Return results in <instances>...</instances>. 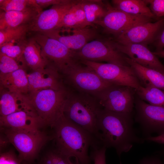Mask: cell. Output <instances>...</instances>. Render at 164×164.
<instances>
[{
  "instance_id": "obj_21",
  "label": "cell",
  "mask_w": 164,
  "mask_h": 164,
  "mask_svg": "<svg viewBox=\"0 0 164 164\" xmlns=\"http://www.w3.org/2000/svg\"><path fill=\"white\" fill-rule=\"evenodd\" d=\"M125 60L143 86H151L164 91V73L142 66L128 57H125Z\"/></svg>"
},
{
  "instance_id": "obj_25",
  "label": "cell",
  "mask_w": 164,
  "mask_h": 164,
  "mask_svg": "<svg viewBox=\"0 0 164 164\" xmlns=\"http://www.w3.org/2000/svg\"><path fill=\"white\" fill-rule=\"evenodd\" d=\"M111 2L114 8L127 14L156 18L145 0H113Z\"/></svg>"
},
{
  "instance_id": "obj_34",
  "label": "cell",
  "mask_w": 164,
  "mask_h": 164,
  "mask_svg": "<svg viewBox=\"0 0 164 164\" xmlns=\"http://www.w3.org/2000/svg\"><path fill=\"white\" fill-rule=\"evenodd\" d=\"M94 147L91 155L94 164H106L105 155L106 148L103 145L100 147L94 146Z\"/></svg>"
},
{
  "instance_id": "obj_20",
  "label": "cell",
  "mask_w": 164,
  "mask_h": 164,
  "mask_svg": "<svg viewBox=\"0 0 164 164\" xmlns=\"http://www.w3.org/2000/svg\"><path fill=\"white\" fill-rule=\"evenodd\" d=\"M0 88L11 92L26 95L29 93L28 73L23 68L0 75Z\"/></svg>"
},
{
  "instance_id": "obj_11",
  "label": "cell",
  "mask_w": 164,
  "mask_h": 164,
  "mask_svg": "<svg viewBox=\"0 0 164 164\" xmlns=\"http://www.w3.org/2000/svg\"><path fill=\"white\" fill-rule=\"evenodd\" d=\"M105 3L106 14L96 25L102 27L106 32L116 37L135 26L152 20L145 16L127 14L114 8L108 3Z\"/></svg>"
},
{
  "instance_id": "obj_2",
  "label": "cell",
  "mask_w": 164,
  "mask_h": 164,
  "mask_svg": "<svg viewBox=\"0 0 164 164\" xmlns=\"http://www.w3.org/2000/svg\"><path fill=\"white\" fill-rule=\"evenodd\" d=\"M52 127L56 149L68 157L74 158L80 164H88V150L90 146L94 145V136L68 120L63 112Z\"/></svg>"
},
{
  "instance_id": "obj_18",
  "label": "cell",
  "mask_w": 164,
  "mask_h": 164,
  "mask_svg": "<svg viewBox=\"0 0 164 164\" xmlns=\"http://www.w3.org/2000/svg\"><path fill=\"white\" fill-rule=\"evenodd\" d=\"M0 94V117L23 110L36 113L27 95L11 92L1 88Z\"/></svg>"
},
{
  "instance_id": "obj_23",
  "label": "cell",
  "mask_w": 164,
  "mask_h": 164,
  "mask_svg": "<svg viewBox=\"0 0 164 164\" xmlns=\"http://www.w3.org/2000/svg\"><path fill=\"white\" fill-rule=\"evenodd\" d=\"M23 66L32 71L46 67V62L41 54V47L32 37L26 40L22 54Z\"/></svg>"
},
{
  "instance_id": "obj_39",
  "label": "cell",
  "mask_w": 164,
  "mask_h": 164,
  "mask_svg": "<svg viewBox=\"0 0 164 164\" xmlns=\"http://www.w3.org/2000/svg\"><path fill=\"white\" fill-rule=\"evenodd\" d=\"M161 155L162 156L164 160V149L161 151Z\"/></svg>"
},
{
  "instance_id": "obj_12",
  "label": "cell",
  "mask_w": 164,
  "mask_h": 164,
  "mask_svg": "<svg viewBox=\"0 0 164 164\" xmlns=\"http://www.w3.org/2000/svg\"><path fill=\"white\" fill-rule=\"evenodd\" d=\"M164 26V18L154 22H146L135 26L116 37L115 41L121 43L144 44L158 38Z\"/></svg>"
},
{
  "instance_id": "obj_8",
  "label": "cell",
  "mask_w": 164,
  "mask_h": 164,
  "mask_svg": "<svg viewBox=\"0 0 164 164\" xmlns=\"http://www.w3.org/2000/svg\"><path fill=\"white\" fill-rule=\"evenodd\" d=\"M76 59L97 62L104 61L120 66L129 65L125 57L114 46L113 41L97 38L74 52Z\"/></svg>"
},
{
  "instance_id": "obj_33",
  "label": "cell",
  "mask_w": 164,
  "mask_h": 164,
  "mask_svg": "<svg viewBox=\"0 0 164 164\" xmlns=\"http://www.w3.org/2000/svg\"><path fill=\"white\" fill-rule=\"evenodd\" d=\"M156 18L164 16V0H145Z\"/></svg>"
},
{
  "instance_id": "obj_13",
  "label": "cell",
  "mask_w": 164,
  "mask_h": 164,
  "mask_svg": "<svg viewBox=\"0 0 164 164\" xmlns=\"http://www.w3.org/2000/svg\"><path fill=\"white\" fill-rule=\"evenodd\" d=\"M77 0H65L38 13L29 23L30 31L41 32L56 29L66 12Z\"/></svg>"
},
{
  "instance_id": "obj_17",
  "label": "cell",
  "mask_w": 164,
  "mask_h": 164,
  "mask_svg": "<svg viewBox=\"0 0 164 164\" xmlns=\"http://www.w3.org/2000/svg\"><path fill=\"white\" fill-rule=\"evenodd\" d=\"M60 74L57 70L48 67L28 74L29 93L44 89L58 90L65 88Z\"/></svg>"
},
{
  "instance_id": "obj_9",
  "label": "cell",
  "mask_w": 164,
  "mask_h": 164,
  "mask_svg": "<svg viewBox=\"0 0 164 164\" xmlns=\"http://www.w3.org/2000/svg\"><path fill=\"white\" fill-rule=\"evenodd\" d=\"M79 61L94 71L102 79L113 84L127 86L135 90L142 85L134 70L129 65L120 66L85 60Z\"/></svg>"
},
{
  "instance_id": "obj_28",
  "label": "cell",
  "mask_w": 164,
  "mask_h": 164,
  "mask_svg": "<svg viewBox=\"0 0 164 164\" xmlns=\"http://www.w3.org/2000/svg\"><path fill=\"white\" fill-rule=\"evenodd\" d=\"M29 31V23L0 30V46L6 43L24 40L27 33Z\"/></svg>"
},
{
  "instance_id": "obj_30",
  "label": "cell",
  "mask_w": 164,
  "mask_h": 164,
  "mask_svg": "<svg viewBox=\"0 0 164 164\" xmlns=\"http://www.w3.org/2000/svg\"><path fill=\"white\" fill-rule=\"evenodd\" d=\"M32 7V0H0V9L5 12L22 11Z\"/></svg>"
},
{
  "instance_id": "obj_37",
  "label": "cell",
  "mask_w": 164,
  "mask_h": 164,
  "mask_svg": "<svg viewBox=\"0 0 164 164\" xmlns=\"http://www.w3.org/2000/svg\"><path fill=\"white\" fill-rule=\"evenodd\" d=\"M156 43V50L159 51L163 50L164 47V29L157 38Z\"/></svg>"
},
{
  "instance_id": "obj_29",
  "label": "cell",
  "mask_w": 164,
  "mask_h": 164,
  "mask_svg": "<svg viewBox=\"0 0 164 164\" xmlns=\"http://www.w3.org/2000/svg\"><path fill=\"white\" fill-rule=\"evenodd\" d=\"M26 40L20 41L16 44L15 43L16 42L3 44L0 46V53L15 59L24 68L22 54Z\"/></svg>"
},
{
  "instance_id": "obj_14",
  "label": "cell",
  "mask_w": 164,
  "mask_h": 164,
  "mask_svg": "<svg viewBox=\"0 0 164 164\" xmlns=\"http://www.w3.org/2000/svg\"><path fill=\"white\" fill-rule=\"evenodd\" d=\"M135 104L137 119L141 125L158 135L164 134V108L147 103L138 97Z\"/></svg>"
},
{
  "instance_id": "obj_38",
  "label": "cell",
  "mask_w": 164,
  "mask_h": 164,
  "mask_svg": "<svg viewBox=\"0 0 164 164\" xmlns=\"http://www.w3.org/2000/svg\"><path fill=\"white\" fill-rule=\"evenodd\" d=\"M147 140L160 144H164V134L155 136H150Z\"/></svg>"
},
{
  "instance_id": "obj_40",
  "label": "cell",
  "mask_w": 164,
  "mask_h": 164,
  "mask_svg": "<svg viewBox=\"0 0 164 164\" xmlns=\"http://www.w3.org/2000/svg\"><path fill=\"white\" fill-rule=\"evenodd\" d=\"M23 164H27L26 163H24Z\"/></svg>"
},
{
  "instance_id": "obj_3",
  "label": "cell",
  "mask_w": 164,
  "mask_h": 164,
  "mask_svg": "<svg viewBox=\"0 0 164 164\" xmlns=\"http://www.w3.org/2000/svg\"><path fill=\"white\" fill-rule=\"evenodd\" d=\"M102 108L94 96L69 91L63 112L69 121L97 138V119Z\"/></svg>"
},
{
  "instance_id": "obj_16",
  "label": "cell",
  "mask_w": 164,
  "mask_h": 164,
  "mask_svg": "<svg viewBox=\"0 0 164 164\" xmlns=\"http://www.w3.org/2000/svg\"><path fill=\"white\" fill-rule=\"evenodd\" d=\"M90 26L73 29L72 34L67 36L60 35L57 29L39 33L56 39L75 52L80 50L88 43L98 37V33L96 28Z\"/></svg>"
},
{
  "instance_id": "obj_27",
  "label": "cell",
  "mask_w": 164,
  "mask_h": 164,
  "mask_svg": "<svg viewBox=\"0 0 164 164\" xmlns=\"http://www.w3.org/2000/svg\"><path fill=\"white\" fill-rule=\"evenodd\" d=\"M139 98L149 104L164 108V91L151 86L142 85L135 90Z\"/></svg>"
},
{
  "instance_id": "obj_24",
  "label": "cell",
  "mask_w": 164,
  "mask_h": 164,
  "mask_svg": "<svg viewBox=\"0 0 164 164\" xmlns=\"http://www.w3.org/2000/svg\"><path fill=\"white\" fill-rule=\"evenodd\" d=\"M88 26H90L87 22L80 0H77L64 14L55 29H73Z\"/></svg>"
},
{
  "instance_id": "obj_7",
  "label": "cell",
  "mask_w": 164,
  "mask_h": 164,
  "mask_svg": "<svg viewBox=\"0 0 164 164\" xmlns=\"http://www.w3.org/2000/svg\"><path fill=\"white\" fill-rule=\"evenodd\" d=\"M66 80L78 92L95 95L113 85L79 61L63 74Z\"/></svg>"
},
{
  "instance_id": "obj_4",
  "label": "cell",
  "mask_w": 164,
  "mask_h": 164,
  "mask_svg": "<svg viewBox=\"0 0 164 164\" xmlns=\"http://www.w3.org/2000/svg\"><path fill=\"white\" fill-rule=\"evenodd\" d=\"M69 91L66 88L58 90L47 89L31 92L27 95L42 126L52 127L63 113Z\"/></svg>"
},
{
  "instance_id": "obj_35",
  "label": "cell",
  "mask_w": 164,
  "mask_h": 164,
  "mask_svg": "<svg viewBox=\"0 0 164 164\" xmlns=\"http://www.w3.org/2000/svg\"><path fill=\"white\" fill-rule=\"evenodd\" d=\"M65 0H32L35 7L37 9L39 13L51 5H54L61 3Z\"/></svg>"
},
{
  "instance_id": "obj_32",
  "label": "cell",
  "mask_w": 164,
  "mask_h": 164,
  "mask_svg": "<svg viewBox=\"0 0 164 164\" xmlns=\"http://www.w3.org/2000/svg\"><path fill=\"white\" fill-rule=\"evenodd\" d=\"M22 68L25 69L15 59L0 53V75L7 74Z\"/></svg>"
},
{
  "instance_id": "obj_22",
  "label": "cell",
  "mask_w": 164,
  "mask_h": 164,
  "mask_svg": "<svg viewBox=\"0 0 164 164\" xmlns=\"http://www.w3.org/2000/svg\"><path fill=\"white\" fill-rule=\"evenodd\" d=\"M39 13L34 7L22 11H1L0 30L30 23Z\"/></svg>"
},
{
  "instance_id": "obj_15",
  "label": "cell",
  "mask_w": 164,
  "mask_h": 164,
  "mask_svg": "<svg viewBox=\"0 0 164 164\" xmlns=\"http://www.w3.org/2000/svg\"><path fill=\"white\" fill-rule=\"evenodd\" d=\"M113 44L120 53L145 67L158 70L164 74V66L157 56L146 45L139 44L121 43L113 41Z\"/></svg>"
},
{
  "instance_id": "obj_5",
  "label": "cell",
  "mask_w": 164,
  "mask_h": 164,
  "mask_svg": "<svg viewBox=\"0 0 164 164\" xmlns=\"http://www.w3.org/2000/svg\"><path fill=\"white\" fill-rule=\"evenodd\" d=\"M32 37L41 47V54L46 67L53 68L63 74L79 61L71 50L56 39L39 32H34Z\"/></svg>"
},
{
  "instance_id": "obj_31",
  "label": "cell",
  "mask_w": 164,
  "mask_h": 164,
  "mask_svg": "<svg viewBox=\"0 0 164 164\" xmlns=\"http://www.w3.org/2000/svg\"><path fill=\"white\" fill-rule=\"evenodd\" d=\"M39 164H80L76 161L62 154L56 149L46 153L41 159Z\"/></svg>"
},
{
  "instance_id": "obj_19",
  "label": "cell",
  "mask_w": 164,
  "mask_h": 164,
  "mask_svg": "<svg viewBox=\"0 0 164 164\" xmlns=\"http://www.w3.org/2000/svg\"><path fill=\"white\" fill-rule=\"evenodd\" d=\"M2 128L19 130H37L42 126L35 112L18 111L7 116L0 117Z\"/></svg>"
},
{
  "instance_id": "obj_36",
  "label": "cell",
  "mask_w": 164,
  "mask_h": 164,
  "mask_svg": "<svg viewBox=\"0 0 164 164\" xmlns=\"http://www.w3.org/2000/svg\"><path fill=\"white\" fill-rule=\"evenodd\" d=\"M139 164H164V162L158 156L144 157L139 161Z\"/></svg>"
},
{
  "instance_id": "obj_26",
  "label": "cell",
  "mask_w": 164,
  "mask_h": 164,
  "mask_svg": "<svg viewBox=\"0 0 164 164\" xmlns=\"http://www.w3.org/2000/svg\"><path fill=\"white\" fill-rule=\"evenodd\" d=\"M80 2L84 10L87 22L90 26L101 21L107 12L105 3L101 0H83Z\"/></svg>"
},
{
  "instance_id": "obj_10",
  "label": "cell",
  "mask_w": 164,
  "mask_h": 164,
  "mask_svg": "<svg viewBox=\"0 0 164 164\" xmlns=\"http://www.w3.org/2000/svg\"><path fill=\"white\" fill-rule=\"evenodd\" d=\"M135 91L132 87L113 84L94 97L104 109L117 113L131 114L135 104Z\"/></svg>"
},
{
  "instance_id": "obj_6",
  "label": "cell",
  "mask_w": 164,
  "mask_h": 164,
  "mask_svg": "<svg viewBox=\"0 0 164 164\" xmlns=\"http://www.w3.org/2000/svg\"><path fill=\"white\" fill-rule=\"evenodd\" d=\"M2 128L9 141L18 151L21 161L33 160L47 141L53 138V136H48L39 129Z\"/></svg>"
},
{
  "instance_id": "obj_1",
  "label": "cell",
  "mask_w": 164,
  "mask_h": 164,
  "mask_svg": "<svg viewBox=\"0 0 164 164\" xmlns=\"http://www.w3.org/2000/svg\"><path fill=\"white\" fill-rule=\"evenodd\" d=\"M131 114L119 113L102 108L97 117L98 138L106 148L119 155L129 151L139 140L135 133Z\"/></svg>"
}]
</instances>
